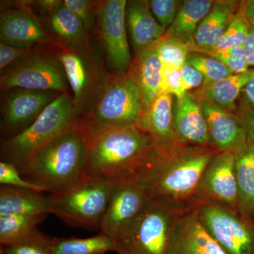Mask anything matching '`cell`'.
<instances>
[{
	"label": "cell",
	"mask_w": 254,
	"mask_h": 254,
	"mask_svg": "<svg viewBox=\"0 0 254 254\" xmlns=\"http://www.w3.org/2000/svg\"><path fill=\"white\" fill-rule=\"evenodd\" d=\"M89 144L86 127L78 122L38 150L20 172L52 194L64 193L86 175Z\"/></svg>",
	"instance_id": "obj_2"
},
{
	"label": "cell",
	"mask_w": 254,
	"mask_h": 254,
	"mask_svg": "<svg viewBox=\"0 0 254 254\" xmlns=\"http://www.w3.org/2000/svg\"><path fill=\"white\" fill-rule=\"evenodd\" d=\"M73 112L71 92L61 93L31 126L16 136L1 141V161L21 170L38 150L79 122Z\"/></svg>",
	"instance_id": "obj_5"
},
{
	"label": "cell",
	"mask_w": 254,
	"mask_h": 254,
	"mask_svg": "<svg viewBox=\"0 0 254 254\" xmlns=\"http://www.w3.org/2000/svg\"><path fill=\"white\" fill-rule=\"evenodd\" d=\"M85 127L90 142L86 175L115 180L135 175L153 148L150 137L136 125Z\"/></svg>",
	"instance_id": "obj_3"
},
{
	"label": "cell",
	"mask_w": 254,
	"mask_h": 254,
	"mask_svg": "<svg viewBox=\"0 0 254 254\" xmlns=\"http://www.w3.org/2000/svg\"><path fill=\"white\" fill-rule=\"evenodd\" d=\"M173 118V96L161 93L148 109L143 110L136 125L153 144L180 141L174 131Z\"/></svg>",
	"instance_id": "obj_23"
},
{
	"label": "cell",
	"mask_w": 254,
	"mask_h": 254,
	"mask_svg": "<svg viewBox=\"0 0 254 254\" xmlns=\"http://www.w3.org/2000/svg\"><path fill=\"white\" fill-rule=\"evenodd\" d=\"M235 154L232 152H218L214 155L200 178L196 200L239 210Z\"/></svg>",
	"instance_id": "obj_15"
},
{
	"label": "cell",
	"mask_w": 254,
	"mask_h": 254,
	"mask_svg": "<svg viewBox=\"0 0 254 254\" xmlns=\"http://www.w3.org/2000/svg\"><path fill=\"white\" fill-rule=\"evenodd\" d=\"M160 91L164 94L173 95L176 99L183 98L188 93L182 82L180 68L163 66Z\"/></svg>",
	"instance_id": "obj_38"
},
{
	"label": "cell",
	"mask_w": 254,
	"mask_h": 254,
	"mask_svg": "<svg viewBox=\"0 0 254 254\" xmlns=\"http://www.w3.org/2000/svg\"><path fill=\"white\" fill-rule=\"evenodd\" d=\"M205 230L227 254H254V220L240 210L196 200L192 205Z\"/></svg>",
	"instance_id": "obj_9"
},
{
	"label": "cell",
	"mask_w": 254,
	"mask_h": 254,
	"mask_svg": "<svg viewBox=\"0 0 254 254\" xmlns=\"http://www.w3.org/2000/svg\"><path fill=\"white\" fill-rule=\"evenodd\" d=\"M0 254H4V252H3V250H1V248H0Z\"/></svg>",
	"instance_id": "obj_46"
},
{
	"label": "cell",
	"mask_w": 254,
	"mask_h": 254,
	"mask_svg": "<svg viewBox=\"0 0 254 254\" xmlns=\"http://www.w3.org/2000/svg\"><path fill=\"white\" fill-rule=\"evenodd\" d=\"M150 10L155 19L165 30L173 24L183 1L177 0H150Z\"/></svg>",
	"instance_id": "obj_36"
},
{
	"label": "cell",
	"mask_w": 254,
	"mask_h": 254,
	"mask_svg": "<svg viewBox=\"0 0 254 254\" xmlns=\"http://www.w3.org/2000/svg\"><path fill=\"white\" fill-rule=\"evenodd\" d=\"M53 196L43 192L16 187H0V214L47 215L51 210Z\"/></svg>",
	"instance_id": "obj_24"
},
{
	"label": "cell",
	"mask_w": 254,
	"mask_h": 254,
	"mask_svg": "<svg viewBox=\"0 0 254 254\" xmlns=\"http://www.w3.org/2000/svg\"><path fill=\"white\" fill-rule=\"evenodd\" d=\"M182 211L150 200L141 215L115 240L118 254H168L177 218Z\"/></svg>",
	"instance_id": "obj_7"
},
{
	"label": "cell",
	"mask_w": 254,
	"mask_h": 254,
	"mask_svg": "<svg viewBox=\"0 0 254 254\" xmlns=\"http://www.w3.org/2000/svg\"><path fill=\"white\" fill-rule=\"evenodd\" d=\"M218 152L180 141L153 144L134 176L150 200L185 211L194 204L202 175Z\"/></svg>",
	"instance_id": "obj_1"
},
{
	"label": "cell",
	"mask_w": 254,
	"mask_h": 254,
	"mask_svg": "<svg viewBox=\"0 0 254 254\" xmlns=\"http://www.w3.org/2000/svg\"><path fill=\"white\" fill-rule=\"evenodd\" d=\"M182 82L187 92L199 89L204 83V77L202 73L193 66L187 63L180 68Z\"/></svg>",
	"instance_id": "obj_40"
},
{
	"label": "cell",
	"mask_w": 254,
	"mask_h": 254,
	"mask_svg": "<svg viewBox=\"0 0 254 254\" xmlns=\"http://www.w3.org/2000/svg\"><path fill=\"white\" fill-rule=\"evenodd\" d=\"M251 24L246 16L244 9L243 1H241L239 9L237 10L235 17L229 25L226 31L221 38L218 40L216 44L210 49L203 50L197 53L205 51H217L243 46L247 39V35L250 31Z\"/></svg>",
	"instance_id": "obj_30"
},
{
	"label": "cell",
	"mask_w": 254,
	"mask_h": 254,
	"mask_svg": "<svg viewBox=\"0 0 254 254\" xmlns=\"http://www.w3.org/2000/svg\"><path fill=\"white\" fill-rule=\"evenodd\" d=\"M240 4L235 1H215L189 45L190 52H201L215 46L235 17Z\"/></svg>",
	"instance_id": "obj_22"
},
{
	"label": "cell",
	"mask_w": 254,
	"mask_h": 254,
	"mask_svg": "<svg viewBox=\"0 0 254 254\" xmlns=\"http://www.w3.org/2000/svg\"><path fill=\"white\" fill-rule=\"evenodd\" d=\"M215 1L212 0H185L182 2L173 24L164 36L175 38L190 45L197 28L210 12Z\"/></svg>",
	"instance_id": "obj_27"
},
{
	"label": "cell",
	"mask_w": 254,
	"mask_h": 254,
	"mask_svg": "<svg viewBox=\"0 0 254 254\" xmlns=\"http://www.w3.org/2000/svg\"><path fill=\"white\" fill-rule=\"evenodd\" d=\"M173 128L180 141L191 145L213 146L199 100L192 92H188L183 98L177 99Z\"/></svg>",
	"instance_id": "obj_19"
},
{
	"label": "cell",
	"mask_w": 254,
	"mask_h": 254,
	"mask_svg": "<svg viewBox=\"0 0 254 254\" xmlns=\"http://www.w3.org/2000/svg\"><path fill=\"white\" fill-rule=\"evenodd\" d=\"M239 210L254 220V145L247 144L235 154Z\"/></svg>",
	"instance_id": "obj_26"
},
{
	"label": "cell",
	"mask_w": 254,
	"mask_h": 254,
	"mask_svg": "<svg viewBox=\"0 0 254 254\" xmlns=\"http://www.w3.org/2000/svg\"><path fill=\"white\" fill-rule=\"evenodd\" d=\"M243 46L250 68L254 67V27L252 25Z\"/></svg>",
	"instance_id": "obj_43"
},
{
	"label": "cell",
	"mask_w": 254,
	"mask_h": 254,
	"mask_svg": "<svg viewBox=\"0 0 254 254\" xmlns=\"http://www.w3.org/2000/svg\"><path fill=\"white\" fill-rule=\"evenodd\" d=\"M58 55L72 95L73 112L81 121L94 108L113 73L108 70L95 38L83 48L58 46Z\"/></svg>",
	"instance_id": "obj_4"
},
{
	"label": "cell",
	"mask_w": 254,
	"mask_h": 254,
	"mask_svg": "<svg viewBox=\"0 0 254 254\" xmlns=\"http://www.w3.org/2000/svg\"><path fill=\"white\" fill-rule=\"evenodd\" d=\"M127 1L103 0L97 3L94 37L113 74L127 73L133 60L125 19Z\"/></svg>",
	"instance_id": "obj_11"
},
{
	"label": "cell",
	"mask_w": 254,
	"mask_h": 254,
	"mask_svg": "<svg viewBox=\"0 0 254 254\" xmlns=\"http://www.w3.org/2000/svg\"><path fill=\"white\" fill-rule=\"evenodd\" d=\"M150 200L134 175L117 180L100 224V232L115 240L141 215Z\"/></svg>",
	"instance_id": "obj_13"
},
{
	"label": "cell",
	"mask_w": 254,
	"mask_h": 254,
	"mask_svg": "<svg viewBox=\"0 0 254 254\" xmlns=\"http://www.w3.org/2000/svg\"><path fill=\"white\" fill-rule=\"evenodd\" d=\"M49 237L43 233L10 247H1L5 254H52L49 247Z\"/></svg>",
	"instance_id": "obj_37"
},
{
	"label": "cell",
	"mask_w": 254,
	"mask_h": 254,
	"mask_svg": "<svg viewBox=\"0 0 254 254\" xmlns=\"http://www.w3.org/2000/svg\"><path fill=\"white\" fill-rule=\"evenodd\" d=\"M63 2V0H38L35 1L33 10L38 16L46 15Z\"/></svg>",
	"instance_id": "obj_42"
},
{
	"label": "cell",
	"mask_w": 254,
	"mask_h": 254,
	"mask_svg": "<svg viewBox=\"0 0 254 254\" xmlns=\"http://www.w3.org/2000/svg\"><path fill=\"white\" fill-rule=\"evenodd\" d=\"M223 64L233 73L245 72L250 69L244 46H237L217 51L202 52Z\"/></svg>",
	"instance_id": "obj_33"
},
{
	"label": "cell",
	"mask_w": 254,
	"mask_h": 254,
	"mask_svg": "<svg viewBox=\"0 0 254 254\" xmlns=\"http://www.w3.org/2000/svg\"><path fill=\"white\" fill-rule=\"evenodd\" d=\"M52 254H105L115 251V241L100 232L89 238H50Z\"/></svg>",
	"instance_id": "obj_29"
},
{
	"label": "cell",
	"mask_w": 254,
	"mask_h": 254,
	"mask_svg": "<svg viewBox=\"0 0 254 254\" xmlns=\"http://www.w3.org/2000/svg\"><path fill=\"white\" fill-rule=\"evenodd\" d=\"M143 112L140 92L126 73L113 74L91 113L82 123L88 128L136 125Z\"/></svg>",
	"instance_id": "obj_10"
},
{
	"label": "cell",
	"mask_w": 254,
	"mask_h": 254,
	"mask_svg": "<svg viewBox=\"0 0 254 254\" xmlns=\"http://www.w3.org/2000/svg\"><path fill=\"white\" fill-rule=\"evenodd\" d=\"M97 3L91 0H64V4L76 15L87 31L94 36Z\"/></svg>",
	"instance_id": "obj_34"
},
{
	"label": "cell",
	"mask_w": 254,
	"mask_h": 254,
	"mask_svg": "<svg viewBox=\"0 0 254 254\" xmlns=\"http://www.w3.org/2000/svg\"><path fill=\"white\" fill-rule=\"evenodd\" d=\"M39 17L58 46L83 48L94 40L79 18L64 4V0L58 7Z\"/></svg>",
	"instance_id": "obj_20"
},
{
	"label": "cell",
	"mask_w": 254,
	"mask_h": 254,
	"mask_svg": "<svg viewBox=\"0 0 254 254\" xmlns=\"http://www.w3.org/2000/svg\"><path fill=\"white\" fill-rule=\"evenodd\" d=\"M47 215L0 214V244L10 247L29 240L41 233L38 225Z\"/></svg>",
	"instance_id": "obj_28"
},
{
	"label": "cell",
	"mask_w": 254,
	"mask_h": 254,
	"mask_svg": "<svg viewBox=\"0 0 254 254\" xmlns=\"http://www.w3.org/2000/svg\"><path fill=\"white\" fill-rule=\"evenodd\" d=\"M157 42L135 53L126 73L140 92L143 110L148 109L161 94L163 66L157 53Z\"/></svg>",
	"instance_id": "obj_18"
},
{
	"label": "cell",
	"mask_w": 254,
	"mask_h": 254,
	"mask_svg": "<svg viewBox=\"0 0 254 254\" xmlns=\"http://www.w3.org/2000/svg\"><path fill=\"white\" fill-rule=\"evenodd\" d=\"M234 114L245 129L247 141L254 145V110L244 103Z\"/></svg>",
	"instance_id": "obj_41"
},
{
	"label": "cell",
	"mask_w": 254,
	"mask_h": 254,
	"mask_svg": "<svg viewBox=\"0 0 254 254\" xmlns=\"http://www.w3.org/2000/svg\"><path fill=\"white\" fill-rule=\"evenodd\" d=\"M254 78V69L235 73L221 81L202 86L193 93L197 97L213 103L222 109L232 113L236 110L235 103L245 87Z\"/></svg>",
	"instance_id": "obj_25"
},
{
	"label": "cell",
	"mask_w": 254,
	"mask_h": 254,
	"mask_svg": "<svg viewBox=\"0 0 254 254\" xmlns=\"http://www.w3.org/2000/svg\"><path fill=\"white\" fill-rule=\"evenodd\" d=\"M1 140L16 136L31 126L61 93L53 91L11 88L3 89Z\"/></svg>",
	"instance_id": "obj_12"
},
{
	"label": "cell",
	"mask_w": 254,
	"mask_h": 254,
	"mask_svg": "<svg viewBox=\"0 0 254 254\" xmlns=\"http://www.w3.org/2000/svg\"><path fill=\"white\" fill-rule=\"evenodd\" d=\"M116 180L85 175L69 190L52 194L50 213L74 226L100 228Z\"/></svg>",
	"instance_id": "obj_6"
},
{
	"label": "cell",
	"mask_w": 254,
	"mask_h": 254,
	"mask_svg": "<svg viewBox=\"0 0 254 254\" xmlns=\"http://www.w3.org/2000/svg\"><path fill=\"white\" fill-rule=\"evenodd\" d=\"M168 254H227L210 237L192 208L179 215Z\"/></svg>",
	"instance_id": "obj_16"
},
{
	"label": "cell",
	"mask_w": 254,
	"mask_h": 254,
	"mask_svg": "<svg viewBox=\"0 0 254 254\" xmlns=\"http://www.w3.org/2000/svg\"><path fill=\"white\" fill-rule=\"evenodd\" d=\"M156 49L163 66L176 68H181L187 64L190 53L188 45L164 36L157 42Z\"/></svg>",
	"instance_id": "obj_32"
},
{
	"label": "cell",
	"mask_w": 254,
	"mask_h": 254,
	"mask_svg": "<svg viewBox=\"0 0 254 254\" xmlns=\"http://www.w3.org/2000/svg\"><path fill=\"white\" fill-rule=\"evenodd\" d=\"M15 4L0 15V43L26 49L57 46L33 8Z\"/></svg>",
	"instance_id": "obj_14"
},
{
	"label": "cell",
	"mask_w": 254,
	"mask_h": 254,
	"mask_svg": "<svg viewBox=\"0 0 254 254\" xmlns=\"http://www.w3.org/2000/svg\"><path fill=\"white\" fill-rule=\"evenodd\" d=\"M187 63L190 64L202 73L204 77L203 86L213 84L235 74L218 60L203 53L190 52Z\"/></svg>",
	"instance_id": "obj_31"
},
{
	"label": "cell",
	"mask_w": 254,
	"mask_h": 254,
	"mask_svg": "<svg viewBox=\"0 0 254 254\" xmlns=\"http://www.w3.org/2000/svg\"><path fill=\"white\" fill-rule=\"evenodd\" d=\"M197 98L204 114L214 148L218 152L235 153L244 148L247 143V135L235 114L208 100Z\"/></svg>",
	"instance_id": "obj_17"
},
{
	"label": "cell",
	"mask_w": 254,
	"mask_h": 254,
	"mask_svg": "<svg viewBox=\"0 0 254 254\" xmlns=\"http://www.w3.org/2000/svg\"><path fill=\"white\" fill-rule=\"evenodd\" d=\"M0 184L4 186L16 187L34 191H46L42 187L26 180L21 175L17 167L7 162H0Z\"/></svg>",
	"instance_id": "obj_35"
},
{
	"label": "cell",
	"mask_w": 254,
	"mask_h": 254,
	"mask_svg": "<svg viewBox=\"0 0 254 254\" xmlns=\"http://www.w3.org/2000/svg\"><path fill=\"white\" fill-rule=\"evenodd\" d=\"M243 6L249 22L254 27V0L243 1Z\"/></svg>",
	"instance_id": "obj_45"
},
{
	"label": "cell",
	"mask_w": 254,
	"mask_h": 254,
	"mask_svg": "<svg viewBox=\"0 0 254 254\" xmlns=\"http://www.w3.org/2000/svg\"><path fill=\"white\" fill-rule=\"evenodd\" d=\"M242 93L245 97V103L254 110V78L247 83Z\"/></svg>",
	"instance_id": "obj_44"
},
{
	"label": "cell",
	"mask_w": 254,
	"mask_h": 254,
	"mask_svg": "<svg viewBox=\"0 0 254 254\" xmlns=\"http://www.w3.org/2000/svg\"><path fill=\"white\" fill-rule=\"evenodd\" d=\"M0 87L1 90L22 88L60 93L71 92L58 46L32 49L1 73Z\"/></svg>",
	"instance_id": "obj_8"
},
{
	"label": "cell",
	"mask_w": 254,
	"mask_h": 254,
	"mask_svg": "<svg viewBox=\"0 0 254 254\" xmlns=\"http://www.w3.org/2000/svg\"><path fill=\"white\" fill-rule=\"evenodd\" d=\"M125 19L127 33L133 53L156 43L165 34V29L155 19L148 0L127 1Z\"/></svg>",
	"instance_id": "obj_21"
},
{
	"label": "cell",
	"mask_w": 254,
	"mask_h": 254,
	"mask_svg": "<svg viewBox=\"0 0 254 254\" xmlns=\"http://www.w3.org/2000/svg\"><path fill=\"white\" fill-rule=\"evenodd\" d=\"M32 49L18 48L0 43V72L22 59L31 51Z\"/></svg>",
	"instance_id": "obj_39"
}]
</instances>
